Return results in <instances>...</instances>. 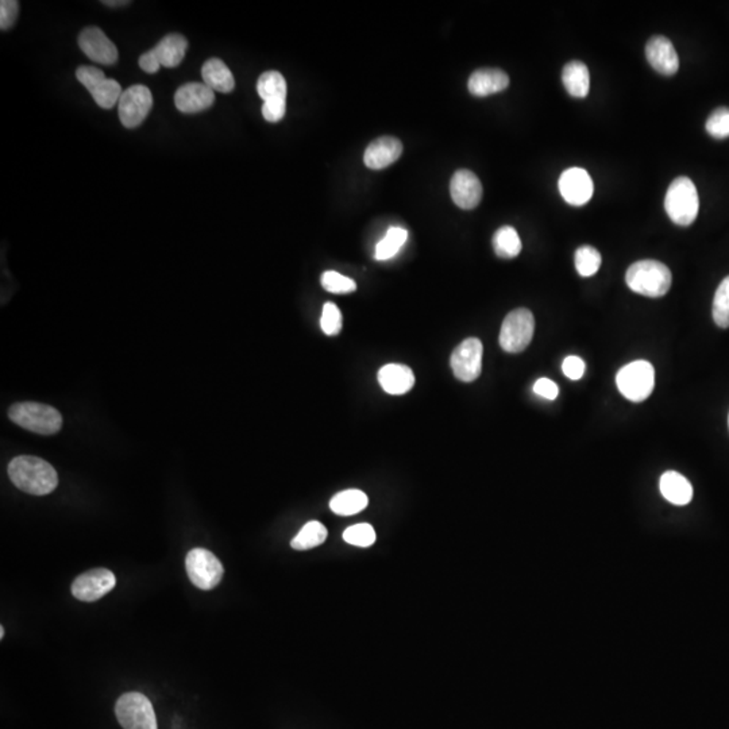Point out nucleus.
Wrapping results in <instances>:
<instances>
[{"mask_svg":"<svg viewBox=\"0 0 729 729\" xmlns=\"http://www.w3.org/2000/svg\"><path fill=\"white\" fill-rule=\"evenodd\" d=\"M7 470L13 484L29 495H49L59 485L56 469L38 457L14 458L8 465Z\"/></svg>","mask_w":729,"mask_h":729,"instance_id":"1","label":"nucleus"},{"mask_svg":"<svg viewBox=\"0 0 729 729\" xmlns=\"http://www.w3.org/2000/svg\"><path fill=\"white\" fill-rule=\"evenodd\" d=\"M671 281L670 270L654 260L635 262L626 274L630 289L647 298H662L670 290Z\"/></svg>","mask_w":729,"mask_h":729,"instance_id":"2","label":"nucleus"},{"mask_svg":"<svg viewBox=\"0 0 729 729\" xmlns=\"http://www.w3.org/2000/svg\"><path fill=\"white\" fill-rule=\"evenodd\" d=\"M8 418L27 431L53 435L62 427V416L56 408L40 402H18L8 410Z\"/></svg>","mask_w":729,"mask_h":729,"instance_id":"3","label":"nucleus"},{"mask_svg":"<svg viewBox=\"0 0 729 729\" xmlns=\"http://www.w3.org/2000/svg\"><path fill=\"white\" fill-rule=\"evenodd\" d=\"M668 218L678 226H690L700 210L697 188L687 177H677L668 186L665 197Z\"/></svg>","mask_w":729,"mask_h":729,"instance_id":"4","label":"nucleus"},{"mask_svg":"<svg viewBox=\"0 0 729 729\" xmlns=\"http://www.w3.org/2000/svg\"><path fill=\"white\" fill-rule=\"evenodd\" d=\"M535 331V319L527 308H517L509 312L504 319L500 331V346L504 352H525L533 341Z\"/></svg>","mask_w":729,"mask_h":729,"instance_id":"5","label":"nucleus"},{"mask_svg":"<svg viewBox=\"0 0 729 729\" xmlns=\"http://www.w3.org/2000/svg\"><path fill=\"white\" fill-rule=\"evenodd\" d=\"M115 715L125 729H158L155 708L142 693L130 692L120 696L115 705Z\"/></svg>","mask_w":729,"mask_h":729,"instance_id":"6","label":"nucleus"},{"mask_svg":"<svg viewBox=\"0 0 729 729\" xmlns=\"http://www.w3.org/2000/svg\"><path fill=\"white\" fill-rule=\"evenodd\" d=\"M616 383L626 399L634 402H644L654 391V367L647 361H634L621 367L616 375Z\"/></svg>","mask_w":729,"mask_h":729,"instance_id":"7","label":"nucleus"},{"mask_svg":"<svg viewBox=\"0 0 729 729\" xmlns=\"http://www.w3.org/2000/svg\"><path fill=\"white\" fill-rule=\"evenodd\" d=\"M186 574L196 588L211 591L219 585L223 578L222 562L205 548H194L186 554Z\"/></svg>","mask_w":729,"mask_h":729,"instance_id":"8","label":"nucleus"},{"mask_svg":"<svg viewBox=\"0 0 729 729\" xmlns=\"http://www.w3.org/2000/svg\"><path fill=\"white\" fill-rule=\"evenodd\" d=\"M257 91L261 96L262 117L270 123H277L287 111V81L277 71L262 73L257 83Z\"/></svg>","mask_w":729,"mask_h":729,"instance_id":"9","label":"nucleus"},{"mask_svg":"<svg viewBox=\"0 0 729 729\" xmlns=\"http://www.w3.org/2000/svg\"><path fill=\"white\" fill-rule=\"evenodd\" d=\"M76 78L89 90L101 109H112L115 104L119 103L123 93L122 87L114 79H107L103 71L83 65L76 71Z\"/></svg>","mask_w":729,"mask_h":729,"instance_id":"10","label":"nucleus"},{"mask_svg":"<svg viewBox=\"0 0 729 729\" xmlns=\"http://www.w3.org/2000/svg\"><path fill=\"white\" fill-rule=\"evenodd\" d=\"M119 119L128 128H136L147 119L153 107V96L147 87L137 84L123 91L120 96Z\"/></svg>","mask_w":729,"mask_h":729,"instance_id":"11","label":"nucleus"},{"mask_svg":"<svg viewBox=\"0 0 729 729\" xmlns=\"http://www.w3.org/2000/svg\"><path fill=\"white\" fill-rule=\"evenodd\" d=\"M482 355L484 347L477 338H469L460 342L451 355V369L454 375L463 383H473L479 377L482 370Z\"/></svg>","mask_w":729,"mask_h":729,"instance_id":"12","label":"nucleus"},{"mask_svg":"<svg viewBox=\"0 0 729 729\" xmlns=\"http://www.w3.org/2000/svg\"><path fill=\"white\" fill-rule=\"evenodd\" d=\"M117 585L114 573L107 569H93L79 575L72 583V594L84 602L98 601Z\"/></svg>","mask_w":729,"mask_h":729,"instance_id":"13","label":"nucleus"},{"mask_svg":"<svg viewBox=\"0 0 729 729\" xmlns=\"http://www.w3.org/2000/svg\"><path fill=\"white\" fill-rule=\"evenodd\" d=\"M558 185L562 197L575 207L586 204L593 196V180L582 168L566 169L559 177Z\"/></svg>","mask_w":729,"mask_h":729,"instance_id":"14","label":"nucleus"},{"mask_svg":"<svg viewBox=\"0 0 729 729\" xmlns=\"http://www.w3.org/2000/svg\"><path fill=\"white\" fill-rule=\"evenodd\" d=\"M79 46L83 53L93 62L103 65H112L118 62V49L111 40L99 27H87L79 35Z\"/></svg>","mask_w":729,"mask_h":729,"instance_id":"15","label":"nucleus"},{"mask_svg":"<svg viewBox=\"0 0 729 729\" xmlns=\"http://www.w3.org/2000/svg\"><path fill=\"white\" fill-rule=\"evenodd\" d=\"M646 57L649 65L660 75H676L679 68L678 54L668 38L655 35L646 45Z\"/></svg>","mask_w":729,"mask_h":729,"instance_id":"16","label":"nucleus"},{"mask_svg":"<svg viewBox=\"0 0 729 729\" xmlns=\"http://www.w3.org/2000/svg\"><path fill=\"white\" fill-rule=\"evenodd\" d=\"M454 203L462 210H473L482 199V184L473 172L459 169L450 183Z\"/></svg>","mask_w":729,"mask_h":729,"instance_id":"17","label":"nucleus"},{"mask_svg":"<svg viewBox=\"0 0 729 729\" xmlns=\"http://www.w3.org/2000/svg\"><path fill=\"white\" fill-rule=\"evenodd\" d=\"M402 153V144L394 137H381L367 147L364 152V166L369 169L380 171L388 168L399 160Z\"/></svg>","mask_w":729,"mask_h":729,"instance_id":"18","label":"nucleus"},{"mask_svg":"<svg viewBox=\"0 0 729 729\" xmlns=\"http://www.w3.org/2000/svg\"><path fill=\"white\" fill-rule=\"evenodd\" d=\"M215 101V93L204 83L184 84L175 95V104L184 114H194L210 109Z\"/></svg>","mask_w":729,"mask_h":729,"instance_id":"19","label":"nucleus"},{"mask_svg":"<svg viewBox=\"0 0 729 729\" xmlns=\"http://www.w3.org/2000/svg\"><path fill=\"white\" fill-rule=\"evenodd\" d=\"M378 383L386 393L400 396L413 388L415 375L411 367L405 364H389L378 372Z\"/></svg>","mask_w":729,"mask_h":729,"instance_id":"20","label":"nucleus"},{"mask_svg":"<svg viewBox=\"0 0 729 729\" xmlns=\"http://www.w3.org/2000/svg\"><path fill=\"white\" fill-rule=\"evenodd\" d=\"M509 78L504 71L484 68L476 71L469 79V91L471 95L484 98L508 89Z\"/></svg>","mask_w":729,"mask_h":729,"instance_id":"21","label":"nucleus"},{"mask_svg":"<svg viewBox=\"0 0 729 729\" xmlns=\"http://www.w3.org/2000/svg\"><path fill=\"white\" fill-rule=\"evenodd\" d=\"M660 493L674 506H686L693 498V487L682 474L666 471L660 477Z\"/></svg>","mask_w":729,"mask_h":729,"instance_id":"22","label":"nucleus"},{"mask_svg":"<svg viewBox=\"0 0 729 729\" xmlns=\"http://www.w3.org/2000/svg\"><path fill=\"white\" fill-rule=\"evenodd\" d=\"M188 49V41L182 34H169L152 49L161 67L176 68L182 64Z\"/></svg>","mask_w":729,"mask_h":729,"instance_id":"23","label":"nucleus"},{"mask_svg":"<svg viewBox=\"0 0 729 729\" xmlns=\"http://www.w3.org/2000/svg\"><path fill=\"white\" fill-rule=\"evenodd\" d=\"M203 83L213 91L229 93L234 90L235 79L232 71L219 59H210L202 68Z\"/></svg>","mask_w":729,"mask_h":729,"instance_id":"24","label":"nucleus"},{"mask_svg":"<svg viewBox=\"0 0 729 729\" xmlns=\"http://www.w3.org/2000/svg\"><path fill=\"white\" fill-rule=\"evenodd\" d=\"M564 89L573 98H586L591 90V75L588 67L581 62H570L562 72Z\"/></svg>","mask_w":729,"mask_h":729,"instance_id":"25","label":"nucleus"},{"mask_svg":"<svg viewBox=\"0 0 729 729\" xmlns=\"http://www.w3.org/2000/svg\"><path fill=\"white\" fill-rule=\"evenodd\" d=\"M369 504V498L357 489L344 490L334 496L330 501L331 511L339 516H352L360 514Z\"/></svg>","mask_w":729,"mask_h":729,"instance_id":"26","label":"nucleus"},{"mask_svg":"<svg viewBox=\"0 0 729 729\" xmlns=\"http://www.w3.org/2000/svg\"><path fill=\"white\" fill-rule=\"evenodd\" d=\"M493 249L500 259H515L522 251V241L516 230L511 226L498 229L493 235Z\"/></svg>","mask_w":729,"mask_h":729,"instance_id":"27","label":"nucleus"},{"mask_svg":"<svg viewBox=\"0 0 729 729\" xmlns=\"http://www.w3.org/2000/svg\"><path fill=\"white\" fill-rule=\"evenodd\" d=\"M326 539H327V528L322 523L309 522L292 539L290 546L298 551L311 550L325 544Z\"/></svg>","mask_w":729,"mask_h":729,"instance_id":"28","label":"nucleus"},{"mask_svg":"<svg viewBox=\"0 0 729 729\" xmlns=\"http://www.w3.org/2000/svg\"><path fill=\"white\" fill-rule=\"evenodd\" d=\"M408 232L402 227H391L385 238L375 248L374 257L378 261H386L399 253L402 246L407 242Z\"/></svg>","mask_w":729,"mask_h":729,"instance_id":"29","label":"nucleus"},{"mask_svg":"<svg viewBox=\"0 0 729 729\" xmlns=\"http://www.w3.org/2000/svg\"><path fill=\"white\" fill-rule=\"evenodd\" d=\"M601 254L593 246H581L575 251V270L582 277L594 276L601 267Z\"/></svg>","mask_w":729,"mask_h":729,"instance_id":"30","label":"nucleus"},{"mask_svg":"<svg viewBox=\"0 0 729 729\" xmlns=\"http://www.w3.org/2000/svg\"><path fill=\"white\" fill-rule=\"evenodd\" d=\"M712 315L719 327L729 328V276L725 277L717 288Z\"/></svg>","mask_w":729,"mask_h":729,"instance_id":"31","label":"nucleus"},{"mask_svg":"<svg viewBox=\"0 0 729 729\" xmlns=\"http://www.w3.org/2000/svg\"><path fill=\"white\" fill-rule=\"evenodd\" d=\"M320 282L327 292L336 293V295H346V293L355 292L357 289L355 279L342 276L341 273L334 272V270L323 273Z\"/></svg>","mask_w":729,"mask_h":729,"instance_id":"32","label":"nucleus"},{"mask_svg":"<svg viewBox=\"0 0 729 729\" xmlns=\"http://www.w3.org/2000/svg\"><path fill=\"white\" fill-rule=\"evenodd\" d=\"M706 131H708L709 136L714 137V138L717 139H724L728 138L729 137V109L728 107H720V109H715L711 115H709L708 120H706Z\"/></svg>","mask_w":729,"mask_h":729,"instance_id":"33","label":"nucleus"},{"mask_svg":"<svg viewBox=\"0 0 729 729\" xmlns=\"http://www.w3.org/2000/svg\"><path fill=\"white\" fill-rule=\"evenodd\" d=\"M346 544L357 547H370L375 544V531L370 525H355L347 528L344 533Z\"/></svg>","mask_w":729,"mask_h":729,"instance_id":"34","label":"nucleus"},{"mask_svg":"<svg viewBox=\"0 0 729 729\" xmlns=\"http://www.w3.org/2000/svg\"><path fill=\"white\" fill-rule=\"evenodd\" d=\"M320 327H322L323 333L328 336H338L341 333L344 322H342L341 311L336 304L326 303L323 306Z\"/></svg>","mask_w":729,"mask_h":729,"instance_id":"35","label":"nucleus"},{"mask_svg":"<svg viewBox=\"0 0 729 729\" xmlns=\"http://www.w3.org/2000/svg\"><path fill=\"white\" fill-rule=\"evenodd\" d=\"M18 10L19 3L15 2V0H2L0 2V29H10L15 24Z\"/></svg>","mask_w":729,"mask_h":729,"instance_id":"36","label":"nucleus"},{"mask_svg":"<svg viewBox=\"0 0 729 729\" xmlns=\"http://www.w3.org/2000/svg\"><path fill=\"white\" fill-rule=\"evenodd\" d=\"M564 375L570 380H580L585 373V363L577 355H569L562 364Z\"/></svg>","mask_w":729,"mask_h":729,"instance_id":"37","label":"nucleus"},{"mask_svg":"<svg viewBox=\"0 0 729 729\" xmlns=\"http://www.w3.org/2000/svg\"><path fill=\"white\" fill-rule=\"evenodd\" d=\"M534 392L544 399L555 400L559 394V388L550 378H539L534 385Z\"/></svg>","mask_w":729,"mask_h":729,"instance_id":"38","label":"nucleus"},{"mask_svg":"<svg viewBox=\"0 0 729 729\" xmlns=\"http://www.w3.org/2000/svg\"><path fill=\"white\" fill-rule=\"evenodd\" d=\"M138 64L141 70L145 71L147 73H157L161 68L160 62H157L152 51L142 54V56L139 57Z\"/></svg>","mask_w":729,"mask_h":729,"instance_id":"39","label":"nucleus"},{"mask_svg":"<svg viewBox=\"0 0 729 729\" xmlns=\"http://www.w3.org/2000/svg\"><path fill=\"white\" fill-rule=\"evenodd\" d=\"M106 5H111V7H117L118 5H128V2H103Z\"/></svg>","mask_w":729,"mask_h":729,"instance_id":"40","label":"nucleus"},{"mask_svg":"<svg viewBox=\"0 0 729 729\" xmlns=\"http://www.w3.org/2000/svg\"><path fill=\"white\" fill-rule=\"evenodd\" d=\"M3 637H5V629H3V627H0V639H3Z\"/></svg>","mask_w":729,"mask_h":729,"instance_id":"41","label":"nucleus"},{"mask_svg":"<svg viewBox=\"0 0 729 729\" xmlns=\"http://www.w3.org/2000/svg\"><path fill=\"white\" fill-rule=\"evenodd\" d=\"M728 421H729V419H728Z\"/></svg>","mask_w":729,"mask_h":729,"instance_id":"42","label":"nucleus"}]
</instances>
